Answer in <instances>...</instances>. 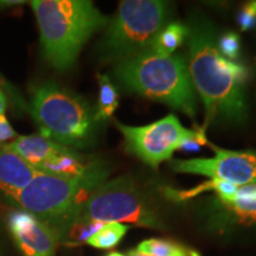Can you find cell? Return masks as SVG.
Returning <instances> with one entry per match:
<instances>
[{
	"mask_svg": "<svg viewBox=\"0 0 256 256\" xmlns=\"http://www.w3.org/2000/svg\"><path fill=\"white\" fill-rule=\"evenodd\" d=\"M217 48H218L220 55L226 57V60H238L241 54L240 36L236 32H226L217 40Z\"/></svg>",
	"mask_w": 256,
	"mask_h": 256,
	"instance_id": "19",
	"label": "cell"
},
{
	"mask_svg": "<svg viewBox=\"0 0 256 256\" xmlns=\"http://www.w3.org/2000/svg\"><path fill=\"white\" fill-rule=\"evenodd\" d=\"M170 10L168 2L160 0L121 2L98 46V60L116 64L148 49L158 32L168 23Z\"/></svg>",
	"mask_w": 256,
	"mask_h": 256,
	"instance_id": "6",
	"label": "cell"
},
{
	"mask_svg": "<svg viewBox=\"0 0 256 256\" xmlns=\"http://www.w3.org/2000/svg\"><path fill=\"white\" fill-rule=\"evenodd\" d=\"M30 92L28 114L40 136L72 150L90 145L98 122L84 98L52 81L37 83Z\"/></svg>",
	"mask_w": 256,
	"mask_h": 256,
	"instance_id": "5",
	"label": "cell"
},
{
	"mask_svg": "<svg viewBox=\"0 0 256 256\" xmlns=\"http://www.w3.org/2000/svg\"><path fill=\"white\" fill-rule=\"evenodd\" d=\"M186 26L188 72L206 110L202 128L206 130L212 124H243L248 116L244 92L248 69L220 55L210 23L194 19Z\"/></svg>",
	"mask_w": 256,
	"mask_h": 256,
	"instance_id": "1",
	"label": "cell"
},
{
	"mask_svg": "<svg viewBox=\"0 0 256 256\" xmlns=\"http://www.w3.org/2000/svg\"><path fill=\"white\" fill-rule=\"evenodd\" d=\"M98 104L95 112L96 122L108 120L119 107V92L108 75H98Z\"/></svg>",
	"mask_w": 256,
	"mask_h": 256,
	"instance_id": "15",
	"label": "cell"
},
{
	"mask_svg": "<svg viewBox=\"0 0 256 256\" xmlns=\"http://www.w3.org/2000/svg\"><path fill=\"white\" fill-rule=\"evenodd\" d=\"M6 226L23 256H54L60 240L48 224L28 211H10Z\"/></svg>",
	"mask_w": 256,
	"mask_h": 256,
	"instance_id": "10",
	"label": "cell"
},
{
	"mask_svg": "<svg viewBox=\"0 0 256 256\" xmlns=\"http://www.w3.org/2000/svg\"><path fill=\"white\" fill-rule=\"evenodd\" d=\"M130 226L122 223H104L94 235L87 240V244L98 249H110L119 244Z\"/></svg>",
	"mask_w": 256,
	"mask_h": 256,
	"instance_id": "16",
	"label": "cell"
},
{
	"mask_svg": "<svg viewBox=\"0 0 256 256\" xmlns=\"http://www.w3.org/2000/svg\"><path fill=\"white\" fill-rule=\"evenodd\" d=\"M112 74L127 92L168 104L192 119L196 116L197 92L183 56L145 50L115 64Z\"/></svg>",
	"mask_w": 256,
	"mask_h": 256,
	"instance_id": "3",
	"label": "cell"
},
{
	"mask_svg": "<svg viewBox=\"0 0 256 256\" xmlns=\"http://www.w3.org/2000/svg\"><path fill=\"white\" fill-rule=\"evenodd\" d=\"M116 126L122 133L128 151L153 168L171 159L184 142L206 136V130L202 127L197 130L185 128L174 114L146 126H127L121 122H116Z\"/></svg>",
	"mask_w": 256,
	"mask_h": 256,
	"instance_id": "8",
	"label": "cell"
},
{
	"mask_svg": "<svg viewBox=\"0 0 256 256\" xmlns=\"http://www.w3.org/2000/svg\"><path fill=\"white\" fill-rule=\"evenodd\" d=\"M238 23L242 31L252 30L256 26V2H249L240 10Z\"/></svg>",
	"mask_w": 256,
	"mask_h": 256,
	"instance_id": "20",
	"label": "cell"
},
{
	"mask_svg": "<svg viewBox=\"0 0 256 256\" xmlns=\"http://www.w3.org/2000/svg\"><path fill=\"white\" fill-rule=\"evenodd\" d=\"M107 176V168L102 164L80 177H62L38 172L10 202L43 220L60 240L82 204L94 188L104 183Z\"/></svg>",
	"mask_w": 256,
	"mask_h": 256,
	"instance_id": "4",
	"label": "cell"
},
{
	"mask_svg": "<svg viewBox=\"0 0 256 256\" xmlns=\"http://www.w3.org/2000/svg\"><path fill=\"white\" fill-rule=\"evenodd\" d=\"M30 5L44 58L60 72L75 66L89 38L107 26L110 19L88 0H34Z\"/></svg>",
	"mask_w": 256,
	"mask_h": 256,
	"instance_id": "2",
	"label": "cell"
},
{
	"mask_svg": "<svg viewBox=\"0 0 256 256\" xmlns=\"http://www.w3.org/2000/svg\"><path fill=\"white\" fill-rule=\"evenodd\" d=\"M18 136L19 134L14 130L5 115H0V145L8 142H14Z\"/></svg>",
	"mask_w": 256,
	"mask_h": 256,
	"instance_id": "21",
	"label": "cell"
},
{
	"mask_svg": "<svg viewBox=\"0 0 256 256\" xmlns=\"http://www.w3.org/2000/svg\"><path fill=\"white\" fill-rule=\"evenodd\" d=\"M14 4L16 5H20V4H25V2H0V8H8V6H12Z\"/></svg>",
	"mask_w": 256,
	"mask_h": 256,
	"instance_id": "23",
	"label": "cell"
},
{
	"mask_svg": "<svg viewBox=\"0 0 256 256\" xmlns=\"http://www.w3.org/2000/svg\"><path fill=\"white\" fill-rule=\"evenodd\" d=\"M6 146L37 171L44 162L66 150V146L60 145L40 134L19 136L14 142L6 144Z\"/></svg>",
	"mask_w": 256,
	"mask_h": 256,
	"instance_id": "12",
	"label": "cell"
},
{
	"mask_svg": "<svg viewBox=\"0 0 256 256\" xmlns=\"http://www.w3.org/2000/svg\"><path fill=\"white\" fill-rule=\"evenodd\" d=\"M128 256H150V255L144 254V252H138L136 249V250H130V254H128Z\"/></svg>",
	"mask_w": 256,
	"mask_h": 256,
	"instance_id": "24",
	"label": "cell"
},
{
	"mask_svg": "<svg viewBox=\"0 0 256 256\" xmlns=\"http://www.w3.org/2000/svg\"><path fill=\"white\" fill-rule=\"evenodd\" d=\"M136 250L150 256H194V252L184 246L162 238L145 240Z\"/></svg>",
	"mask_w": 256,
	"mask_h": 256,
	"instance_id": "17",
	"label": "cell"
},
{
	"mask_svg": "<svg viewBox=\"0 0 256 256\" xmlns=\"http://www.w3.org/2000/svg\"><path fill=\"white\" fill-rule=\"evenodd\" d=\"M75 220L132 223L142 228L162 229V222L154 204L132 178L124 176L104 180L94 188L82 204Z\"/></svg>",
	"mask_w": 256,
	"mask_h": 256,
	"instance_id": "7",
	"label": "cell"
},
{
	"mask_svg": "<svg viewBox=\"0 0 256 256\" xmlns=\"http://www.w3.org/2000/svg\"><path fill=\"white\" fill-rule=\"evenodd\" d=\"M216 204L230 220L244 226H256V184L238 186L232 198H217Z\"/></svg>",
	"mask_w": 256,
	"mask_h": 256,
	"instance_id": "13",
	"label": "cell"
},
{
	"mask_svg": "<svg viewBox=\"0 0 256 256\" xmlns=\"http://www.w3.org/2000/svg\"><path fill=\"white\" fill-rule=\"evenodd\" d=\"M209 146L215 152L212 158L176 159L170 165L179 174L206 176L236 186L256 184V152L226 151L211 144Z\"/></svg>",
	"mask_w": 256,
	"mask_h": 256,
	"instance_id": "9",
	"label": "cell"
},
{
	"mask_svg": "<svg viewBox=\"0 0 256 256\" xmlns=\"http://www.w3.org/2000/svg\"><path fill=\"white\" fill-rule=\"evenodd\" d=\"M8 98H6V95L0 90V115H4L5 110H6V107H8Z\"/></svg>",
	"mask_w": 256,
	"mask_h": 256,
	"instance_id": "22",
	"label": "cell"
},
{
	"mask_svg": "<svg viewBox=\"0 0 256 256\" xmlns=\"http://www.w3.org/2000/svg\"><path fill=\"white\" fill-rule=\"evenodd\" d=\"M0 256H2V249H0Z\"/></svg>",
	"mask_w": 256,
	"mask_h": 256,
	"instance_id": "26",
	"label": "cell"
},
{
	"mask_svg": "<svg viewBox=\"0 0 256 256\" xmlns=\"http://www.w3.org/2000/svg\"><path fill=\"white\" fill-rule=\"evenodd\" d=\"M188 38V26L179 22H171L158 32L147 50L162 56H171L185 43Z\"/></svg>",
	"mask_w": 256,
	"mask_h": 256,
	"instance_id": "14",
	"label": "cell"
},
{
	"mask_svg": "<svg viewBox=\"0 0 256 256\" xmlns=\"http://www.w3.org/2000/svg\"><path fill=\"white\" fill-rule=\"evenodd\" d=\"M0 90L6 95L8 101H10L12 110L16 112V114H28V104L24 98V96L22 95V92L14 84H12L8 78L2 76V72H0Z\"/></svg>",
	"mask_w": 256,
	"mask_h": 256,
	"instance_id": "18",
	"label": "cell"
},
{
	"mask_svg": "<svg viewBox=\"0 0 256 256\" xmlns=\"http://www.w3.org/2000/svg\"><path fill=\"white\" fill-rule=\"evenodd\" d=\"M38 174L36 168L24 162L6 146L0 145V194L8 202Z\"/></svg>",
	"mask_w": 256,
	"mask_h": 256,
	"instance_id": "11",
	"label": "cell"
},
{
	"mask_svg": "<svg viewBox=\"0 0 256 256\" xmlns=\"http://www.w3.org/2000/svg\"><path fill=\"white\" fill-rule=\"evenodd\" d=\"M107 256H126V255L121 254V252H110V254H108Z\"/></svg>",
	"mask_w": 256,
	"mask_h": 256,
	"instance_id": "25",
	"label": "cell"
}]
</instances>
